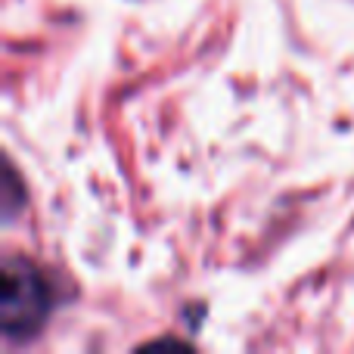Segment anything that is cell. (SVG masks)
<instances>
[{"instance_id": "1", "label": "cell", "mask_w": 354, "mask_h": 354, "mask_svg": "<svg viewBox=\"0 0 354 354\" xmlns=\"http://www.w3.org/2000/svg\"><path fill=\"white\" fill-rule=\"evenodd\" d=\"M66 301L59 280L25 255H6L0 268V330L6 342H31Z\"/></svg>"}]
</instances>
